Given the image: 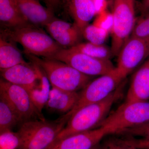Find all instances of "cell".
Here are the masks:
<instances>
[{
  "label": "cell",
  "instance_id": "cell-33",
  "mask_svg": "<svg viewBox=\"0 0 149 149\" xmlns=\"http://www.w3.org/2000/svg\"><path fill=\"white\" fill-rule=\"evenodd\" d=\"M128 3L133 8H135V2H136V0H126Z\"/></svg>",
  "mask_w": 149,
  "mask_h": 149
},
{
  "label": "cell",
  "instance_id": "cell-6",
  "mask_svg": "<svg viewBox=\"0 0 149 149\" xmlns=\"http://www.w3.org/2000/svg\"><path fill=\"white\" fill-rule=\"evenodd\" d=\"M124 79L116 67L111 72L91 81L79 93L78 100L73 108L65 114L71 117L83 107L106 98L117 89Z\"/></svg>",
  "mask_w": 149,
  "mask_h": 149
},
{
  "label": "cell",
  "instance_id": "cell-30",
  "mask_svg": "<svg viewBox=\"0 0 149 149\" xmlns=\"http://www.w3.org/2000/svg\"><path fill=\"white\" fill-rule=\"evenodd\" d=\"M135 142L138 149H149V138H143L140 140L135 139Z\"/></svg>",
  "mask_w": 149,
  "mask_h": 149
},
{
  "label": "cell",
  "instance_id": "cell-16",
  "mask_svg": "<svg viewBox=\"0 0 149 149\" xmlns=\"http://www.w3.org/2000/svg\"><path fill=\"white\" fill-rule=\"evenodd\" d=\"M0 21L2 28L6 29L32 24L22 12L16 0H0Z\"/></svg>",
  "mask_w": 149,
  "mask_h": 149
},
{
  "label": "cell",
  "instance_id": "cell-1",
  "mask_svg": "<svg viewBox=\"0 0 149 149\" xmlns=\"http://www.w3.org/2000/svg\"><path fill=\"white\" fill-rule=\"evenodd\" d=\"M121 84L106 98L83 107L72 115L49 149L69 136L95 129L108 116L113 105L122 94Z\"/></svg>",
  "mask_w": 149,
  "mask_h": 149
},
{
  "label": "cell",
  "instance_id": "cell-32",
  "mask_svg": "<svg viewBox=\"0 0 149 149\" xmlns=\"http://www.w3.org/2000/svg\"><path fill=\"white\" fill-rule=\"evenodd\" d=\"M140 8L142 13L149 11V0H142Z\"/></svg>",
  "mask_w": 149,
  "mask_h": 149
},
{
  "label": "cell",
  "instance_id": "cell-18",
  "mask_svg": "<svg viewBox=\"0 0 149 149\" xmlns=\"http://www.w3.org/2000/svg\"><path fill=\"white\" fill-rule=\"evenodd\" d=\"M79 93L53 88L50 91L46 107L51 111L67 113L73 108L77 102Z\"/></svg>",
  "mask_w": 149,
  "mask_h": 149
},
{
  "label": "cell",
  "instance_id": "cell-25",
  "mask_svg": "<svg viewBox=\"0 0 149 149\" xmlns=\"http://www.w3.org/2000/svg\"><path fill=\"white\" fill-rule=\"evenodd\" d=\"M136 18L131 36L142 39H149V11L142 13Z\"/></svg>",
  "mask_w": 149,
  "mask_h": 149
},
{
  "label": "cell",
  "instance_id": "cell-26",
  "mask_svg": "<svg viewBox=\"0 0 149 149\" xmlns=\"http://www.w3.org/2000/svg\"><path fill=\"white\" fill-rule=\"evenodd\" d=\"M20 143V139L17 132L11 130L0 133V149H17Z\"/></svg>",
  "mask_w": 149,
  "mask_h": 149
},
{
  "label": "cell",
  "instance_id": "cell-2",
  "mask_svg": "<svg viewBox=\"0 0 149 149\" xmlns=\"http://www.w3.org/2000/svg\"><path fill=\"white\" fill-rule=\"evenodd\" d=\"M1 36L20 44L26 54L49 58L62 49L50 35L37 26L2 28Z\"/></svg>",
  "mask_w": 149,
  "mask_h": 149
},
{
  "label": "cell",
  "instance_id": "cell-17",
  "mask_svg": "<svg viewBox=\"0 0 149 149\" xmlns=\"http://www.w3.org/2000/svg\"><path fill=\"white\" fill-rule=\"evenodd\" d=\"M68 11L81 32L96 15L93 0H68Z\"/></svg>",
  "mask_w": 149,
  "mask_h": 149
},
{
  "label": "cell",
  "instance_id": "cell-23",
  "mask_svg": "<svg viewBox=\"0 0 149 149\" xmlns=\"http://www.w3.org/2000/svg\"><path fill=\"white\" fill-rule=\"evenodd\" d=\"M109 33L106 30L93 24H88L84 28L82 32V35L89 42L96 45H103Z\"/></svg>",
  "mask_w": 149,
  "mask_h": 149
},
{
  "label": "cell",
  "instance_id": "cell-5",
  "mask_svg": "<svg viewBox=\"0 0 149 149\" xmlns=\"http://www.w3.org/2000/svg\"><path fill=\"white\" fill-rule=\"evenodd\" d=\"M149 122V101L126 102L110 114L100 126L109 129L110 134H116L126 128Z\"/></svg>",
  "mask_w": 149,
  "mask_h": 149
},
{
  "label": "cell",
  "instance_id": "cell-20",
  "mask_svg": "<svg viewBox=\"0 0 149 149\" xmlns=\"http://www.w3.org/2000/svg\"><path fill=\"white\" fill-rule=\"evenodd\" d=\"M0 96V133H2L11 130L22 121L9 102L3 96Z\"/></svg>",
  "mask_w": 149,
  "mask_h": 149
},
{
  "label": "cell",
  "instance_id": "cell-10",
  "mask_svg": "<svg viewBox=\"0 0 149 149\" xmlns=\"http://www.w3.org/2000/svg\"><path fill=\"white\" fill-rule=\"evenodd\" d=\"M116 69L124 78L149 58V39L131 36L118 55Z\"/></svg>",
  "mask_w": 149,
  "mask_h": 149
},
{
  "label": "cell",
  "instance_id": "cell-28",
  "mask_svg": "<svg viewBox=\"0 0 149 149\" xmlns=\"http://www.w3.org/2000/svg\"><path fill=\"white\" fill-rule=\"evenodd\" d=\"M116 134L130 136H140L143 138H149V122L135 127L126 128L121 130Z\"/></svg>",
  "mask_w": 149,
  "mask_h": 149
},
{
  "label": "cell",
  "instance_id": "cell-14",
  "mask_svg": "<svg viewBox=\"0 0 149 149\" xmlns=\"http://www.w3.org/2000/svg\"><path fill=\"white\" fill-rule=\"evenodd\" d=\"M149 58L133 75L126 96V102L148 101Z\"/></svg>",
  "mask_w": 149,
  "mask_h": 149
},
{
  "label": "cell",
  "instance_id": "cell-29",
  "mask_svg": "<svg viewBox=\"0 0 149 149\" xmlns=\"http://www.w3.org/2000/svg\"><path fill=\"white\" fill-rule=\"evenodd\" d=\"M93 1L95 9L96 15L107 10L108 6L107 0H93Z\"/></svg>",
  "mask_w": 149,
  "mask_h": 149
},
{
  "label": "cell",
  "instance_id": "cell-15",
  "mask_svg": "<svg viewBox=\"0 0 149 149\" xmlns=\"http://www.w3.org/2000/svg\"><path fill=\"white\" fill-rule=\"evenodd\" d=\"M22 12L31 24L45 26L55 18L53 11L45 8L39 0H16Z\"/></svg>",
  "mask_w": 149,
  "mask_h": 149
},
{
  "label": "cell",
  "instance_id": "cell-3",
  "mask_svg": "<svg viewBox=\"0 0 149 149\" xmlns=\"http://www.w3.org/2000/svg\"><path fill=\"white\" fill-rule=\"evenodd\" d=\"M70 117L66 114L53 121L30 120L23 123L17 133V149H48L66 125Z\"/></svg>",
  "mask_w": 149,
  "mask_h": 149
},
{
  "label": "cell",
  "instance_id": "cell-31",
  "mask_svg": "<svg viewBox=\"0 0 149 149\" xmlns=\"http://www.w3.org/2000/svg\"><path fill=\"white\" fill-rule=\"evenodd\" d=\"M48 8L53 11L58 6L60 0H45Z\"/></svg>",
  "mask_w": 149,
  "mask_h": 149
},
{
  "label": "cell",
  "instance_id": "cell-13",
  "mask_svg": "<svg viewBox=\"0 0 149 149\" xmlns=\"http://www.w3.org/2000/svg\"><path fill=\"white\" fill-rule=\"evenodd\" d=\"M109 134L108 128L101 126L67 137L49 149H92Z\"/></svg>",
  "mask_w": 149,
  "mask_h": 149
},
{
  "label": "cell",
  "instance_id": "cell-22",
  "mask_svg": "<svg viewBox=\"0 0 149 149\" xmlns=\"http://www.w3.org/2000/svg\"><path fill=\"white\" fill-rule=\"evenodd\" d=\"M95 58L102 60H109L113 56L111 48L103 45H96L88 42L79 43L70 48Z\"/></svg>",
  "mask_w": 149,
  "mask_h": 149
},
{
  "label": "cell",
  "instance_id": "cell-19",
  "mask_svg": "<svg viewBox=\"0 0 149 149\" xmlns=\"http://www.w3.org/2000/svg\"><path fill=\"white\" fill-rule=\"evenodd\" d=\"M15 42L0 37V68L7 69L17 65L27 63Z\"/></svg>",
  "mask_w": 149,
  "mask_h": 149
},
{
  "label": "cell",
  "instance_id": "cell-8",
  "mask_svg": "<svg viewBox=\"0 0 149 149\" xmlns=\"http://www.w3.org/2000/svg\"><path fill=\"white\" fill-rule=\"evenodd\" d=\"M47 59L63 62L90 76H101L116 68L109 60L95 58L71 48H62L50 58Z\"/></svg>",
  "mask_w": 149,
  "mask_h": 149
},
{
  "label": "cell",
  "instance_id": "cell-27",
  "mask_svg": "<svg viewBox=\"0 0 149 149\" xmlns=\"http://www.w3.org/2000/svg\"><path fill=\"white\" fill-rule=\"evenodd\" d=\"M93 24L97 27L106 30L111 33L112 28V14L107 10L104 11L96 15Z\"/></svg>",
  "mask_w": 149,
  "mask_h": 149
},
{
  "label": "cell",
  "instance_id": "cell-21",
  "mask_svg": "<svg viewBox=\"0 0 149 149\" xmlns=\"http://www.w3.org/2000/svg\"><path fill=\"white\" fill-rule=\"evenodd\" d=\"M40 69L41 79L40 85L28 92L36 108L40 113H42L43 108L49 99L51 90L50 82L47 75L41 68Z\"/></svg>",
  "mask_w": 149,
  "mask_h": 149
},
{
  "label": "cell",
  "instance_id": "cell-7",
  "mask_svg": "<svg viewBox=\"0 0 149 149\" xmlns=\"http://www.w3.org/2000/svg\"><path fill=\"white\" fill-rule=\"evenodd\" d=\"M113 10L111 49L113 56H118L126 41L131 37L136 18L135 8L126 0H112Z\"/></svg>",
  "mask_w": 149,
  "mask_h": 149
},
{
  "label": "cell",
  "instance_id": "cell-11",
  "mask_svg": "<svg viewBox=\"0 0 149 149\" xmlns=\"http://www.w3.org/2000/svg\"><path fill=\"white\" fill-rule=\"evenodd\" d=\"M31 63L1 70V76L9 83L30 91L40 85L41 79L40 66L33 62Z\"/></svg>",
  "mask_w": 149,
  "mask_h": 149
},
{
  "label": "cell",
  "instance_id": "cell-24",
  "mask_svg": "<svg viewBox=\"0 0 149 149\" xmlns=\"http://www.w3.org/2000/svg\"><path fill=\"white\" fill-rule=\"evenodd\" d=\"M98 149H138L135 144V139L109 137L103 141Z\"/></svg>",
  "mask_w": 149,
  "mask_h": 149
},
{
  "label": "cell",
  "instance_id": "cell-4",
  "mask_svg": "<svg viewBox=\"0 0 149 149\" xmlns=\"http://www.w3.org/2000/svg\"><path fill=\"white\" fill-rule=\"evenodd\" d=\"M45 72L53 88L70 92L83 90L91 81V76L81 73L69 65L56 60L26 54Z\"/></svg>",
  "mask_w": 149,
  "mask_h": 149
},
{
  "label": "cell",
  "instance_id": "cell-34",
  "mask_svg": "<svg viewBox=\"0 0 149 149\" xmlns=\"http://www.w3.org/2000/svg\"><path fill=\"white\" fill-rule=\"evenodd\" d=\"M65 1V2H67L68 1V0H64Z\"/></svg>",
  "mask_w": 149,
  "mask_h": 149
},
{
  "label": "cell",
  "instance_id": "cell-12",
  "mask_svg": "<svg viewBox=\"0 0 149 149\" xmlns=\"http://www.w3.org/2000/svg\"><path fill=\"white\" fill-rule=\"evenodd\" d=\"M50 36L63 49H70L80 42L82 32L76 24L54 18L45 25Z\"/></svg>",
  "mask_w": 149,
  "mask_h": 149
},
{
  "label": "cell",
  "instance_id": "cell-9",
  "mask_svg": "<svg viewBox=\"0 0 149 149\" xmlns=\"http://www.w3.org/2000/svg\"><path fill=\"white\" fill-rule=\"evenodd\" d=\"M0 95L5 98L16 111L22 123L38 118L45 119L42 113L36 108L25 88L1 79Z\"/></svg>",
  "mask_w": 149,
  "mask_h": 149
}]
</instances>
